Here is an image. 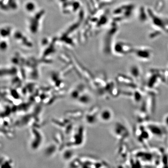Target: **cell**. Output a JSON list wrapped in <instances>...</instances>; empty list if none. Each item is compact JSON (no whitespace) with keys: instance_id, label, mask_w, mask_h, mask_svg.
I'll use <instances>...</instances> for the list:
<instances>
[{"instance_id":"obj_1","label":"cell","mask_w":168,"mask_h":168,"mask_svg":"<svg viewBox=\"0 0 168 168\" xmlns=\"http://www.w3.org/2000/svg\"><path fill=\"white\" fill-rule=\"evenodd\" d=\"M148 11L152 27L168 34V17L160 15L150 8H148Z\"/></svg>"},{"instance_id":"obj_2","label":"cell","mask_w":168,"mask_h":168,"mask_svg":"<svg viewBox=\"0 0 168 168\" xmlns=\"http://www.w3.org/2000/svg\"><path fill=\"white\" fill-rule=\"evenodd\" d=\"M135 5L127 4L118 7L114 11V15L120 21L129 19L135 11Z\"/></svg>"},{"instance_id":"obj_3","label":"cell","mask_w":168,"mask_h":168,"mask_svg":"<svg viewBox=\"0 0 168 168\" xmlns=\"http://www.w3.org/2000/svg\"><path fill=\"white\" fill-rule=\"evenodd\" d=\"M132 54L138 60L147 61L151 59L153 55L152 49L147 46H140L135 48Z\"/></svg>"},{"instance_id":"obj_4","label":"cell","mask_w":168,"mask_h":168,"mask_svg":"<svg viewBox=\"0 0 168 168\" xmlns=\"http://www.w3.org/2000/svg\"><path fill=\"white\" fill-rule=\"evenodd\" d=\"M134 46L131 44L123 41L117 42L113 47V51L114 53L119 56H124L132 54L134 51Z\"/></svg>"},{"instance_id":"obj_5","label":"cell","mask_w":168,"mask_h":168,"mask_svg":"<svg viewBox=\"0 0 168 168\" xmlns=\"http://www.w3.org/2000/svg\"><path fill=\"white\" fill-rule=\"evenodd\" d=\"M137 18L143 23H146V22L150 21L148 8L144 6L140 7L137 12Z\"/></svg>"},{"instance_id":"obj_6","label":"cell","mask_w":168,"mask_h":168,"mask_svg":"<svg viewBox=\"0 0 168 168\" xmlns=\"http://www.w3.org/2000/svg\"><path fill=\"white\" fill-rule=\"evenodd\" d=\"M129 71L130 74L136 78L139 77L140 74V68L136 65L132 66L129 69Z\"/></svg>"},{"instance_id":"obj_7","label":"cell","mask_w":168,"mask_h":168,"mask_svg":"<svg viewBox=\"0 0 168 168\" xmlns=\"http://www.w3.org/2000/svg\"><path fill=\"white\" fill-rule=\"evenodd\" d=\"M164 123L168 127V114L165 115L164 119Z\"/></svg>"},{"instance_id":"obj_8","label":"cell","mask_w":168,"mask_h":168,"mask_svg":"<svg viewBox=\"0 0 168 168\" xmlns=\"http://www.w3.org/2000/svg\"><path fill=\"white\" fill-rule=\"evenodd\" d=\"M167 2H168V0H167Z\"/></svg>"}]
</instances>
